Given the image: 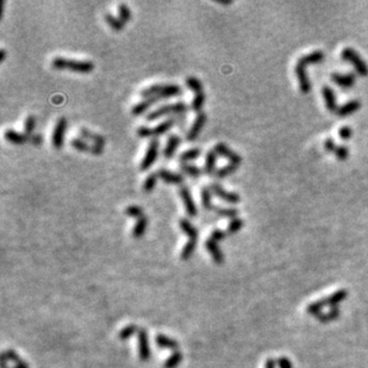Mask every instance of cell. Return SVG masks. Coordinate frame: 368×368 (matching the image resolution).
Wrapping results in <instances>:
<instances>
[{
    "label": "cell",
    "instance_id": "obj_37",
    "mask_svg": "<svg viewBox=\"0 0 368 368\" xmlns=\"http://www.w3.org/2000/svg\"><path fill=\"white\" fill-rule=\"evenodd\" d=\"M195 245H197V241H191V239H188L187 243L185 244V247H184L183 250H181V254H180L181 260L187 261V260L192 256V254L194 253Z\"/></svg>",
    "mask_w": 368,
    "mask_h": 368
},
{
    "label": "cell",
    "instance_id": "obj_34",
    "mask_svg": "<svg viewBox=\"0 0 368 368\" xmlns=\"http://www.w3.org/2000/svg\"><path fill=\"white\" fill-rule=\"evenodd\" d=\"M340 312L341 311L338 308H332L331 310L325 312V314H322V312H321V314L317 315L316 317L318 321H321V322H324V323L331 322V321H334L336 320V318L340 317Z\"/></svg>",
    "mask_w": 368,
    "mask_h": 368
},
{
    "label": "cell",
    "instance_id": "obj_6",
    "mask_svg": "<svg viewBox=\"0 0 368 368\" xmlns=\"http://www.w3.org/2000/svg\"><path fill=\"white\" fill-rule=\"evenodd\" d=\"M157 155H159V139L153 138L149 142L147 153H145L144 157L142 159L141 165H139V169H141V171H148V169L155 163Z\"/></svg>",
    "mask_w": 368,
    "mask_h": 368
},
{
    "label": "cell",
    "instance_id": "obj_43",
    "mask_svg": "<svg viewBox=\"0 0 368 368\" xmlns=\"http://www.w3.org/2000/svg\"><path fill=\"white\" fill-rule=\"evenodd\" d=\"M157 178H159L157 173H151V174H149L147 177V179L144 180V184H143V189H144L147 193H149V192H151L154 188H155V186L157 184Z\"/></svg>",
    "mask_w": 368,
    "mask_h": 368
},
{
    "label": "cell",
    "instance_id": "obj_7",
    "mask_svg": "<svg viewBox=\"0 0 368 368\" xmlns=\"http://www.w3.org/2000/svg\"><path fill=\"white\" fill-rule=\"evenodd\" d=\"M67 128V119L65 117H60L56 121L55 124L54 131H52L51 136V143L52 147L55 149H61L63 145V141H65V131Z\"/></svg>",
    "mask_w": 368,
    "mask_h": 368
},
{
    "label": "cell",
    "instance_id": "obj_48",
    "mask_svg": "<svg viewBox=\"0 0 368 368\" xmlns=\"http://www.w3.org/2000/svg\"><path fill=\"white\" fill-rule=\"evenodd\" d=\"M334 154H335L336 157H337L338 160H342V161H343V160H346L347 157L349 156V150H348V148L344 147V145H342V147H337V148H336V150H335Z\"/></svg>",
    "mask_w": 368,
    "mask_h": 368
},
{
    "label": "cell",
    "instance_id": "obj_21",
    "mask_svg": "<svg viewBox=\"0 0 368 368\" xmlns=\"http://www.w3.org/2000/svg\"><path fill=\"white\" fill-rule=\"evenodd\" d=\"M324 58V54L321 50H316L312 51L310 54L304 55L298 60V65L303 66V67H308V65H311V63H320L321 61H323Z\"/></svg>",
    "mask_w": 368,
    "mask_h": 368
},
{
    "label": "cell",
    "instance_id": "obj_18",
    "mask_svg": "<svg viewBox=\"0 0 368 368\" xmlns=\"http://www.w3.org/2000/svg\"><path fill=\"white\" fill-rule=\"evenodd\" d=\"M157 100H160V98L150 97V98L143 99L142 101L137 103L135 106L131 109V113H133L134 116H141L145 112V111H148V109L151 106V105L155 104Z\"/></svg>",
    "mask_w": 368,
    "mask_h": 368
},
{
    "label": "cell",
    "instance_id": "obj_26",
    "mask_svg": "<svg viewBox=\"0 0 368 368\" xmlns=\"http://www.w3.org/2000/svg\"><path fill=\"white\" fill-rule=\"evenodd\" d=\"M361 107V103L359 100H350L347 104H344L343 106L338 107L337 115L338 117H348L353 113L356 112Z\"/></svg>",
    "mask_w": 368,
    "mask_h": 368
},
{
    "label": "cell",
    "instance_id": "obj_39",
    "mask_svg": "<svg viewBox=\"0 0 368 368\" xmlns=\"http://www.w3.org/2000/svg\"><path fill=\"white\" fill-rule=\"evenodd\" d=\"M186 86L191 91H193L195 94L203 92V83H201L199 79L194 77H188L186 79Z\"/></svg>",
    "mask_w": 368,
    "mask_h": 368
},
{
    "label": "cell",
    "instance_id": "obj_29",
    "mask_svg": "<svg viewBox=\"0 0 368 368\" xmlns=\"http://www.w3.org/2000/svg\"><path fill=\"white\" fill-rule=\"evenodd\" d=\"M216 162H217V153L215 150H210L206 154V160H205V166H204V172L207 175H211L215 173L216 168Z\"/></svg>",
    "mask_w": 368,
    "mask_h": 368
},
{
    "label": "cell",
    "instance_id": "obj_51",
    "mask_svg": "<svg viewBox=\"0 0 368 368\" xmlns=\"http://www.w3.org/2000/svg\"><path fill=\"white\" fill-rule=\"evenodd\" d=\"M338 135H340L342 139H349L353 136V131L349 127H343L338 131Z\"/></svg>",
    "mask_w": 368,
    "mask_h": 368
},
{
    "label": "cell",
    "instance_id": "obj_46",
    "mask_svg": "<svg viewBox=\"0 0 368 368\" xmlns=\"http://www.w3.org/2000/svg\"><path fill=\"white\" fill-rule=\"evenodd\" d=\"M36 128V117L33 115H29L26 117L24 122V134L28 136H31L33 131Z\"/></svg>",
    "mask_w": 368,
    "mask_h": 368
},
{
    "label": "cell",
    "instance_id": "obj_24",
    "mask_svg": "<svg viewBox=\"0 0 368 368\" xmlns=\"http://www.w3.org/2000/svg\"><path fill=\"white\" fill-rule=\"evenodd\" d=\"M80 135L81 138L92 141L93 144L99 145V147H104L105 138L101 135H99V134L93 133V131L86 129V128H83V129H80Z\"/></svg>",
    "mask_w": 368,
    "mask_h": 368
},
{
    "label": "cell",
    "instance_id": "obj_40",
    "mask_svg": "<svg viewBox=\"0 0 368 368\" xmlns=\"http://www.w3.org/2000/svg\"><path fill=\"white\" fill-rule=\"evenodd\" d=\"M7 361L14 362L16 365H22L25 362L24 360H22L18 355H17V353L14 352V350H6V352L2 353L1 362H7Z\"/></svg>",
    "mask_w": 368,
    "mask_h": 368
},
{
    "label": "cell",
    "instance_id": "obj_14",
    "mask_svg": "<svg viewBox=\"0 0 368 368\" xmlns=\"http://www.w3.org/2000/svg\"><path fill=\"white\" fill-rule=\"evenodd\" d=\"M331 80L340 86L341 89H350L354 86L356 78L354 74L349 73V74H340V73H335L331 75Z\"/></svg>",
    "mask_w": 368,
    "mask_h": 368
},
{
    "label": "cell",
    "instance_id": "obj_1",
    "mask_svg": "<svg viewBox=\"0 0 368 368\" xmlns=\"http://www.w3.org/2000/svg\"><path fill=\"white\" fill-rule=\"evenodd\" d=\"M51 67L57 71L62 69H68V71L83 73L87 74L94 69V63L92 61H80V60H72V58H65L62 56H56L52 58Z\"/></svg>",
    "mask_w": 368,
    "mask_h": 368
},
{
    "label": "cell",
    "instance_id": "obj_2",
    "mask_svg": "<svg viewBox=\"0 0 368 368\" xmlns=\"http://www.w3.org/2000/svg\"><path fill=\"white\" fill-rule=\"evenodd\" d=\"M183 93V89L177 84H155L141 91L143 98L157 97L160 99H168L178 97Z\"/></svg>",
    "mask_w": 368,
    "mask_h": 368
},
{
    "label": "cell",
    "instance_id": "obj_10",
    "mask_svg": "<svg viewBox=\"0 0 368 368\" xmlns=\"http://www.w3.org/2000/svg\"><path fill=\"white\" fill-rule=\"evenodd\" d=\"M213 150L217 153V155L226 157V159L229 160L230 163H233V165L239 166V163L242 162L241 155H238V153L233 151L232 149H230L227 144H224V143H217V144L215 145V149H213Z\"/></svg>",
    "mask_w": 368,
    "mask_h": 368
},
{
    "label": "cell",
    "instance_id": "obj_20",
    "mask_svg": "<svg viewBox=\"0 0 368 368\" xmlns=\"http://www.w3.org/2000/svg\"><path fill=\"white\" fill-rule=\"evenodd\" d=\"M180 143H181V139L179 136H177V135L169 136L167 144H166L165 150H163V156H165L166 159H172V157L175 155L177 149L179 148Z\"/></svg>",
    "mask_w": 368,
    "mask_h": 368
},
{
    "label": "cell",
    "instance_id": "obj_38",
    "mask_svg": "<svg viewBox=\"0 0 368 368\" xmlns=\"http://www.w3.org/2000/svg\"><path fill=\"white\" fill-rule=\"evenodd\" d=\"M181 172L189 175L192 178H199L201 175V169L194 165H188V163H183L180 166Z\"/></svg>",
    "mask_w": 368,
    "mask_h": 368
},
{
    "label": "cell",
    "instance_id": "obj_44",
    "mask_svg": "<svg viewBox=\"0 0 368 368\" xmlns=\"http://www.w3.org/2000/svg\"><path fill=\"white\" fill-rule=\"evenodd\" d=\"M138 331H139L138 326L135 325V324H130V325L125 326L124 329H122L121 331H119V338H121V340H128V338L131 337V336Z\"/></svg>",
    "mask_w": 368,
    "mask_h": 368
},
{
    "label": "cell",
    "instance_id": "obj_30",
    "mask_svg": "<svg viewBox=\"0 0 368 368\" xmlns=\"http://www.w3.org/2000/svg\"><path fill=\"white\" fill-rule=\"evenodd\" d=\"M200 155H201V150L199 148H192V149H188V150L184 151V153H181V155L179 156V160L183 163H187L189 161H193V160H197Z\"/></svg>",
    "mask_w": 368,
    "mask_h": 368
},
{
    "label": "cell",
    "instance_id": "obj_4",
    "mask_svg": "<svg viewBox=\"0 0 368 368\" xmlns=\"http://www.w3.org/2000/svg\"><path fill=\"white\" fill-rule=\"evenodd\" d=\"M187 104L185 101H178V103L162 105V106L157 107L156 110L149 112L145 118H147L148 122H153L167 115H183L187 111Z\"/></svg>",
    "mask_w": 368,
    "mask_h": 368
},
{
    "label": "cell",
    "instance_id": "obj_19",
    "mask_svg": "<svg viewBox=\"0 0 368 368\" xmlns=\"http://www.w3.org/2000/svg\"><path fill=\"white\" fill-rule=\"evenodd\" d=\"M322 93H323L324 100H325L326 109H328L330 112H335V111L337 112L338 107H337V101H336V95H335L334 91L330 89V87L325 86L322 90Z\"/></svg>",
    "mask_w": 368,
    "mask_h": 368
},
{
    "label": "cell",
    "instance_id": "obj_3",
    "mask_svg": "<svg viewBox=\"0 0 368 368\" xmlns=\"http://www.w3.org/2000/svg\"><path fill=\"white\" fill-rule=\"evenodd\" d=\"M347 296H348V292H347V290H338V291H336L335 293L330 294L329 297L322 298V299H318L316 300V302L311 303L310 305L308 306V309H306V311H308V314L317 316V315H320L321 311H322L324 308H326V306L337 308L336 305L342 303L343 300L347 298Z\"/></svg>",
    "mask_w": 368,
    "mask_h": 368
},
{
    "label": "cell",
    "instance_id": "obj_15",
    "mask_svg": "<svg viewBox=\"0 0 368 368\" xmlns=\"http://www.w3.org/2000/svg\"><path fill=\"white\" fill-rule=\"evenodd\" d=\"M296 74L298 78V81H299V89L302 91L303 93H309L311 90V84L310 80H309L308 73H306V67H303L300 65L296 66Z\"/></svg>",
    "mask_w": 368,
    "mask_h": 368
},
{
    "label": "cell",
    "instance_id": "obj_17",
    "mask_svg": "<svg viewBox=\"0 0 368 368\" xmlns=\"http://www.w3.org/2000/svg\"><path fill=\"white\" fill-rule=\"evenodd\" d=\"M205 247H206L207 252L211 254L213 261H215L216 264H218V265L223 264V261H224V254L221 250V248L218 247L217 242L213 241L212 238L209 237V238L206 239V242H205Z\"/></svg>",
    "mask_w": 368,
    "mask_h": 368
},
{
    "label": "cell",
    "instance_id": "obj_45",
    "mask_svg": "<svg viewBox=\"0 0 368 368\" xmlns=\"http://www.w3.org/2000/svg\"><path fill=\"white\" fill-rule=\"evenodd\" d=\"M118 18L121 19L124 24L130 20L131 11L127 4H121L118 6Z\"/></svg>",
    "mask_w": 368,
    "mask_h": 368
},
{
    "label": "cell",
    "instance_id": "obj_31",
    "mask_svg": "<svg viewBox=\"0 0 368 368\" xmlns=\"http://www.w3.org/2000/svg\"><path fill=\"white\" fill-rule=\"evenodd\" d=\"M201 205L205 210H211L213 209V204H212V192L211 189L209 187H203L201 188Z\"/></svg>",
    "mask_w": 368,
    "mask_h": 368
},
{
    "label": "cell",
    "instance_id": "obj_9",
    "mask_svg": "<svg viewBox=\"0 0 368 368\" xmlns=\"http://www.w3.org/2000/svg\"><path fill=\"white\" fill-rule=\"evenodd\" d=\"M179 193H180L181 200H183V203H184V206H185L186 213H187L189 217H195V216H197L198 210H197V205H195L193 197H192V193H191V191H189V188L186 187V186H183V187L179 189Z\"/></svg>",
    "mask_w": 368,
    "mask_h": 368
},
{
    "label": "cell",
    "instance_id": "obj_28",
    "mask_svg": "<svg viewBox=\"0 0 368 368\" xmlns=\"http://www.w3.org/2000/svg\"><path fill=\"white\" fill-rule=\"evenodd\" d=\"M148 228V218L147 216H142L141 218H138L136 222V224L134 226L133 229V236L135 238H139L142 237L143 235L145 233V230Z\"/></svg>",
    "mask_w": 368,
    "mask_h": 368
},
{
    "label": "cell",
    "instance_id": "obj_32",
    "mask_svg": "<svg viewBox=\"0 0 368 368\" xmlns=\"http://www.w3.org/2000/svg\"><path fill=\"white\" fill-rule=\"evenodd\" d=\"M212 211L217 213L221 217H227V218H237L238 211L236 209H229V207H222V206H213Z\"/></svg>",
    "mask_w": 368,
    "mask_h": 368
},
{
    "label": "cell",
    "instance_id": "obj_16",
    "mask_svg": "<svg viewBox=\"0 0 368 368\" xmlns=\"http://www.w3.org/2000/svg\"><path fill=\"white\" fill-rule=\"evenodd\" d=\"M157 175L162 181H165L166 184H169V185H180L183 184L185 179L181 174L178 173H173V172H169L167 169H159L157 171Z\"/></svg>",
    "mask_w": 368,
    "mask_h": 368
},
{
    "label": "cell",
    "instance_id": "obj_8",
    "mask_svg": "<svg viewBox=\"0 0 368 368\" xmlns=\"http://www.w3.org/2000/svg\"><path fill=\"white\" fill-rule=\"evenodd\" d=\"M210 189H211V192L213 194L217 195V197L221 198V199H223L226 203L237 204L241 201V197H239L238 193H236V192L226 191V189L223 188V186L217 183H212L211 186H210Z\"/></svg>",
    "mask_w": 368,
    "mask_h": 368
},
{
    "label": "cell",
    "instance_id": "obj_36",
    "mask_svg": "<svg viewBox=\"0 0 368 368\" xmlns=\"http://www.w3.org/2000/svg\"><path fill=\"white\" fill-rule=\"evenodd\" d=\"M238 165H233V163H229V165L224 166V167H222L218 169V171H216V178H218V179H223V178H227L229 177V175H231L232 173H235L236 169H237Z\"/></svg>",
    "mask_w": 368,
    "mask_h": 368
},
{
    "label": "cell",
    "instance_id": "obj_54",
    "mask_svg": "<svg viewBox=\"0 0 368 368\" xmlns=\"http://www.w3.org/2000/svg\"><path fill=\"white\" fill-rule=\"evenodd\" d=\"M30 141L35 145H40L41 143H42V136H41V135H31L30 136Z\"/></svg>",
    "mask_w": 368,
    "mask_h": 368
},
{
    "label": "cell",
    "instance_id": "obj_23",
    "mask_svg": "<svg viewBox=\"0 0 368 368\" xmlns=\"http://www.w3.org/2000/svg\"><path fill=\"white\" fill-rule=\"evenodd\" d=\"M29 138H30V136L25 135V134H20L13 129H8L5 131V139L13 143V144H24Z\"/></svg>",
    "mask_w": 368,
    "mask_h": 368
},
{
    "label": "cell",
    "instance_id": "obj_55",
    "mask_svg": "<svg viewBox=\"0 0 368 368\" xmlns=\"http://www.w3.org/2000/svg\"><path fill=\"white\" fill-rule=\"evenodd\" d=\"M1 368H29V366L26 362H24L22 365H16L14 367H7V362H1Z\"/></svg>",
    "mask_w": 368,
    "mask_h": 368
},
{
    "label": "cell",
    "instance_id": "obj_57",
    "mask_svg": "<svg viewBox=\"0 0 368 368\" xmlns=\"http://www.w3.org/2000/svg\"><path fill=\"white\" fill-rule=\"evenodd\" d=\"M0 52H1V54H0V61L2 62V61L5 60V56H6V51H5V49H1Z\"/></svg>",
    "mask_w": 368,
    "mask_h": 368
},
{
    "label": "cell",
    "instance_id": "obj_50",
    "mask_svg": "<svg viewBox=\"0 0 368 368\" xmlns=\"http://www.w3.org/2000/svg\"><path fill=\"white\" fill-rule=\"evenodd\" d=\"M137 135H138V137H141V138H149V137H153L151 136V128H148V127H139L138 129H137Z\"/></svg>",
    "mask_w": 368,
    "mask_h": 368
},
{
    "label": "cell",
    "instance_id": "obj_22",
    "mask_svg": "<svg viewBox=\"0 0 368 368\" xmlns=\"http://www.w3.org/2000/svg\"><path fill=\"white\" fill-rule=\"evenodd\" d=\"M179 226H180L181 231L185 233V235H187V237L191 239V241H197L198 229L191 223V222H189L188 220H186V218H181L179 222Z\"/></svg>",
    "mask_w": 368,
    "mask_h": 368
},
{
    "label": "cell",
    "instance_id": "obj_35",
    "mask_svg": "<svg viewBox=\"0 0 368 368\" xmlns=\"http://www.w3.org/2000/svg\"><path fill=\"white\" fill-rule=\"evenodd\" d=\"M105 20H106V23L109 24L110 28L115 31H121L123 30V28H124V23L111 13L105 14Z\"/></svg>",
    "mask_w": 368,
    "mask_h": 368
},
{
    "label": "cell",
    "instance_id": "obj_52",
    "mask_svg": "<svg viewBox=\"0 0 368 368\" xmlns=\"http://www.w3.org/2000/svg\"><path fill=\"white\" fill-rule=\"evenodd\" d=\"M276 365H278L279 368H292V362L288 358H285V356H281L276 360Z\"/></svg>",
    "mask_w": 368,
    "mask_h": 368
},
{
    "label": "cell",
    "instance_id": "obj_5",
    "mask_svg": "<svg viewBox=\"0 0 368 368\" xmlns=\"http://www.w3.org/2000/svg\"><path fill=\"white\" fill-rule=\"evenodd\" d=\"M342 58L344 61H348L349 63H352L354 66L355 71L361 75V77H367L368 75V66L365 62L364 58L356 52L354 49L352 48H346L342 51Z\"/></svg>",
    "mask_w": 368,
    "mask_h": 368
},
{
    "label": "cell",
    "instance_id": "obj_41",
    "mask_svg": "<svg viewBox=\"0 0 368 368\" xmlns=\"http://www.w3.org/2000/svg\"><path fill=\"white\" fill-rule=\"evenodd\" d=\"M243 221L241 218H233V220L230 221L229 226L227 228V233L228 235H235L236 232H238L243 228Z\"/></svg>",
    "mask_w": 368,
    "mask_h": 368
},
{
    "label": "cell",
    "instance_id": "obj_25",
    "mask_svg": "<svg viewBox=\"0 0 368 368\" xmlns=\"http://www.w3.org/2000/svg\"><path fill=\"white\" fill-rule=\"evenodd\" d=\"M156 344L160 347V348H165V349H172L174 352H177L178 348H179V343L177 341L173 340V338H169L168 336L159 334L156 336L155 338Z\"/></svg>",
    "mask_w": 368,
    "mask_h": 368
},
{
    "label": "cell",
    "instance_id": "obj_49",
    "mask_svg": "<svg viewBox=\"0 0 368 368\" xmlns=\"http://www.w3.org/2000/svg\"><path fill=\"white\" fill-rule=\"evenodd\" d=\"M227 235H228L227 231H223L222 229H215L211 232V237L210 238H212L213 241H216V242H220V241H223V239L227 237Z\"/></svg>",
    "mask_w": 368,
    "mask_h": 368
},
{
    "label": "cell",
    "instance_id": "obj_12",
    "mask_svg": "<svg viewBox=\"0 0 368 368\" xmlns=\"http://www.w3.org/2000/svg\"><path fill=\"white\" fill-rule=\"evenodd\" d=\"M205 123H206V113L205 112L198 113L197 117H195L193 124H192L191 129L188 130L186 138H187L188 141H194V139H197V137L199 136L200 131L203 130L204 124H205Z\"/></svg>",
    "mask_w": 368,
    "mask_h": 368
},
{
    "label": "cell",
    "instance_id": "obj_58",
    "mask_svg": "<svg viewBox=\"0 0 368 368\" xmlns=\"http://www.w3.org/2000/svg\"><path fill=\"white\" fill-rule=\"evenodd\" d=\"M217 2H218V4H221V5H226V6H228V5L231 4V1H222V0H217Z\"/></svg>",
    "mask_w": 368,
    "mask_h": 368
},
{
    "label": "cell",
    "instance_id": "obj_42",
    "mask_svg": "<svg viewBox=\"0 0 368 368\" xmlns=\"http://www.w3.org/2000/svg\"><path fill=\"white\" fill-rule=\"evenodd\" d=\"M204 103H205V94H204V92L197 93V94L194 95L193 100H192V104H191L192 110L195 111V112H198V113L201 112V109H203Z\"/></svg>",
    "mask_w": 368,
    "mask_h": 368
},
{
    "label": "cell",
    "instance_id": "obj_27",
    "mask_svg": "<svg viewBox=\"0 0 368 368\" xmlns=\"http://www.w3.org/2000/svg\"><path fill=\"white\" fill-rule=\"evenodd\" d=\"M174 124H175V119L173 118L167 119V121H163L162 123H160V124H157L155 128L151 129V136L153 137L161 136L163 135V134L168 133V131L174 127Z\"/></svg>",
    "mask_w": 368,
    "mask_h": 368
},
{
    "label": "cell",
    "instance_id": "obj_13",
    "mask_svg": "<svg viewBox=\"0 0 368 368\" xmlns=\"http://www.w3.org/2000/svg\"><path fill=\"white\" fill-rule=\"evenodd\" d=\"M138 334V352H139V359L142 361H147L150 358V350H149L148 344V334L145 329H139Z\"/></svg>",
    "mask_w": 368,
    "mask_h": 368
},
{
    "label": "cell",
    "instance_id": "obj_11",
    "mask_svg": "<svg viewBox=\"0 0 368 368\" xmlns=\"http://www.w3.org/2000/svg\"><path fill=\"white\" fill-rule=\"evenodd\" d=\"M71 145L79 151H83V153L89 151V153L93 154V155H101V153H103V147H99V145L95 144H90L84 138H73L71 141Z\"/></svg>",
    "mask_w": 368,
    "mask_h": 368
},
{
    "label": "cell",
    "instance_id": "obj_33",
    "mask_svg": "<svg viewBox=\"0 0 368 368\" xmlns=\"http://www.w3.org/2000/svg\"><path fill=\"white\" fill-rule=\"evenodd\" d=\"M183 353L177 350L172 354L169 358L166 360L165 365H163V368H177L180 365V362L183 361Z\"/></svg>",
    "mask_w": 368,
    "mask_h": 368
},
{
    "label": "cell",
    "instance_id": "obj_53",
    "mask_svg": "<svg viewBox=\"0 0 368 368\" xmlns=\"http://www.w3.org/2000/svg\"><path fill=\"white\" fill-rule=\"evenodd\" d=\"M336 148H337V147H336L335 142L332 141L331 138L326 139V141H325V149H326V150H328V151H332V153H335Z\"/></svg>",
    "mask_w": 368,
    "mask_h": 368
},
{
    "label": "cell",
    "instance_id": "obj_56",
    "mask_svg": "<svg viewBox=\"0 0 368 368\" xmlns=\"http://www.w3.org/2000/svg\"><path fill=\"white\" fill-rule=\"evenodd\" d=\"M276 361L273 359H267L265 362V368H276Z\"/></svg>",
    "mask_w": 368,
    "mask_h": 368
},
{
    "label": "cell",
    "instance_id": "obj_47",
    "mask_svg": "<svg viewBox=\"0 0 368 368\" xmlns=\"http://www.w3.org/2000/svg\"><path fill=\"white\" fill-rule=\"evenodd\" d=\"M125 215L129 216V217H133V218H141L143 215V209L141 206L138 205H130L128 206L127 209H125Z\"/></svg>",
    "mask_w": 368,
    "mask_h": 368
}]
</instances>
